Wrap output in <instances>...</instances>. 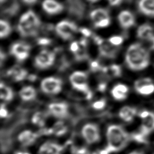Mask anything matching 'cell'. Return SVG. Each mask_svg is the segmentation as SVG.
<instances>
[{"mask_svg": "<svg viewBox=\"0 0 154 154\" xmlns=\"http://www.w3.org/2000/svg\"><path fill=\"white\" fill-rule=\"evenodd\" d=\"M126 63L132 70H141L149 64V52L140 43L131 45L126 53Z\"/></svg>", "mask_w": 154, "mask_h": 154, "instance_id": "1", "label": "cell"}, {"mask_svg": "<svg viewBox=\"0 0 154 154\" xmlns=\"http://www.w3.org/2000/svg\"><path fill=\"white\" fill-rule=\"evenodd\" d=\"M108 148L111 152H117L124 148L129 140V136L124 129L119 125H112L107 129Z\"/></svg>", "mask_w": 154, "mask_h": 154, "instance_id": "2", "label": "cell"}, {"mask_svg": "<svg viewBox=\"0 0 154 154\" xmlns=\"http://www.w3.org/2000/svg\"><path fill=\"white\" fill-rule=\"evenodd\" d=\"M40 25V21L37 15L29 10L21 16L17 28L23 37H30L37 34Z\"/></svg>", "mask_w": 154, "mask_h": 154, "instance_id": "3", "label": "cell"}, {"mask_svg": "<svg viewBox=\"0 0 154 154\" xmlns=\"http://www.w3.org/2000/svg\"><path fill=\"white\" fill-rule=\"evenodd\" d=\"M69 79L74 89L82 92L87 99L92 97V92L87 84V75L85 72L76 71L70 75Z\"/></svg>", "mask_w": 154, "mask_h": 154, "instance_id": "4", "label": "cell"}, {"mask_svg": "<svg viewBox=\"0 0 154 154\" xmlns=\"http://www.w3.org/2000/svg\"><path fill=\"white\" fill-rule=\"evenodd\" d=\"M55 31L57 34L62 38L68 40L72 38L73 35L77 31V26L73 22L63 20L56 25Z\"/></svg>", "mask_w": 154, "mask_h": 154, "instance_id": "5", "label": "cell"}, {"mask_svg": "<svg viewBox=\"0 0 154 154\" xmlns=\"http://www.w3.org/2000/svg\"><path fill=\"white\" fill-rule=\"evenodd\" d=\"M41 88L47 94H55L60 93L62 89V81L57 78L48 77L41 82Z\"/></svg>", "mask_w": 154, "mask_h": 154, "instance_id": "6", "label": "cell"}, {"mask_svg": "<svg viewBox=\"0 0 154 154\" xmlns=\"http://www.w3.org/2000/svg\"><path fill=\"white\" fill-rule=\"evenodd\" d=\"M81 133L84 139L88 144L96 143L100 140L99 130L95 124H85L82 128Z\"/></svg>", "mask_w": 154, "mask_h": 154, "instance_id": "7", "label": "cell"}, {"mask_svg": "<svg viewBox=\"0 0 154 154\" xmlns=\"http://www.w3.org/2000/svg\"><path fill=\"white\" fill-rule=\"evenodd\" d=\"M55 60V54L48 50H42L35 58V66L41 69L51 66Z\"/></svg>", "mask_w": 154, "mask_h": 154, "instance_id": "8", "label": "cell"}, {"mask_svg": "<svg viewBox=\"0 0 154 154\" xmlns=\"http://www.w3.org/2000/svg\"><path fill=\"white\" fill-rule=\"evenodd\" d=\"M30 46L23 42H17L11 47V53L18 61H22L26 60L29 56Z\"/></svg>", "mask_w": 154, "mask_h": 154, "instance_id": "9", "label": "cell"}, {"mask_svg": "<svg viewBox=\"0 0 154 154\" xmlns=\"http://www.w3.org/2000/svg\"><path fill=\"white\" fill-rule=\"evenodd\" d=\"M99 46V51L100 54L105 57L109 58H114L116 57L117 49L116 46L111 44L108 40H102Z\"/></svg>", "mask_w": 154, "mask_h": 154, "instance_id": "10", "label": "cell"}, {"mask_svg": "<svg viewBox=\"0 0 154 154\" xmlns=\"http://www.w3.org/2000/svg\"><path fill=\"white\" fill-rule=\"evenodd\" d=\"M141 133L147 135L154 131V112L149 111V114L142 118Z\"/></svg>", "mask_w": 154, "mask_h": 154, "instance_id": "11", "label": "cell"}, {"mask_svg": "<svg viewBox=\"0 0 154 154\" xmlns=\"http://www.w3.org/2000/svg\"><path fill=\"white\" fill-rule=\"evenodd\" d=\"M63 146L52 142L43 143L39 149V154H61L63 151Z\"/></svg>", "mask_w": 154, "mask_h": 154, "instance_id": "12", "label": "cell"}, {"mask_svg": "<svg viewBox=\"0 0 154 154\" xmlns=\"http://www.w3.org/2000/svg\"><path fill=\"white\" fill-rule=\"evenodd\" d=\"M118 20L120 26L124 29H127L135 23V18L131 12L128 10L121 11L118 16Z\"/></svg>", "mask_w": 154, "mask_h": 154, "instance_id": "13", "label": "cell"}, {"mask_svg": "<svg viewBox=\"0 0 154 154\" xmlns=\"http://www.w3.org/2000/svg\"><path fill=\"white\" fill-rule=\"evenodd\" d=\"M52 114L58 118H63L68 114V106L65 103H52L49 105Z\"/></svg>", "mask_w": 154, "mask_h": 154, "instance_id": "14", "label": "cell"}, {"mask_svg": "<svg viewBox=\"0 0 154 154\" xmlns=\"http://www.w3.org/2000/svg\"><path fill=\"white\" fill-rule=\"evenodd\" d=\"M38 135L30 130L22 131L18 136V140L23 146H27L33 144L37 139Z\"/></svg>", "mask_w": 154, "mask_h": 154, "instance_id": "15", "label": "cell"}, {"mask_svg": "<svg viewBox=\"0 0 154 154\" xmlns=\"http://www.w3.org/2000/svg\"><path fill=\"white\" fill-rule=\"evenodd\" d=\"M42 7L50 14H58L63 10V6L55 0H45L42 3Z\"/></svg>", "mask_w": 154, "mask_h": 154, "instance_id": "16", "label": "cell"}, {"mask_svg": "<svg viewBox=\"0 0 154 154\" xmlns=\"http://www.w3.org/2000/svg\"><path fill=\"white\" fill-rule=\"evenodd\" d=\"M138 6L141 13L147 16L154 17V0H140Z\"/></svg>", "mask_w": 154, "mask_h": 154, "instance_id": "17", "label": "cell"}, {"mask_svg": "<svg viewBox=\"0 0 154 154\" xmlns=\"http://www.w3.org/2000/svg\"><path fill=\"white\" fill-rule=\"evenodd\" d=\"M153 29L149 24H143L137 29V37L143 40H151L153 37Z\"/></svg>", "mask_w": 154, "mask_h": 154, "instance_id": "18", "label": "cell"}, {"mask_svg": "<svg viewBox=\"0 0 154 154\" xmlns=\"http://www.w3.org/2000/svg\"><path fill=\"white\" fill-rule=\"evenodd\" d=\"M128 92V87L124 84H119L115 85L112 90L111 94L113 97L117 100H122L126 98Z\"/></svg>", "mask_w": 154, "mask_h": 154, "instance_id": "19", "label": "cell"}, {"mask_svg": "<svg viewBox=\"0 0 154 154\" xmlns=\"http://www.w3.org/2000/svg\"><path fill=\"white\" fill-rule=\"evenodd\" d=\"M137 110L135 108L125 106L120 109L119 115V117L125 122H130L134 119Z\"/></svg>", "mask_w": 154, "mask_h": 154, "instance_id": "20", "label": "cell"}, {"mask_svg": "<svg viewBox=\"0 0 154 154\" xmlns=\"http://www.w3.org/2000/svg\"><path fill=\"white\" fill-rule=\"evenodd\" d=\"M7 75L13 78L16 81H20L25 79L27 75V71L18 66H15L7 72Z\"/></svg>", "mask_w": 154, "mask_h": 154, "instance_id": "21", "label": "cell"}, {"mask_svg": "<svg viewBox=\"0 0 154 154\" xmlns=\"http://www.w3.org/2000/svg\"><path fill=\"white\" fill-rule=\"evenodd\" d=\"M90 17L91 20L94 22V25L106 18L109 17L108 11L103 8H97L91 12Z\"/></svg>", "mask_w": 154, "mask_h": 154, "instance_id": "22", "label": "cell"}, {"mask_svg": "<svg viewBox=\"0 0 154 154\" xmlns=\"http://www.w3.org/2000/svg\"><path fill=\"white\" fill-rule=\"evenodd\" d=\"M20 98L25 101H28L34 99L36 96V91L34 88L31 86H26L23 87L20 92Z\"/></svg>", "mask_w": 154, "mask_h": 154, "instance_id": "23", "label": "cell"}, {"mask_svg": "<svg viewBox=\"0 0 154 154\" xmlns=\"http://www.w3.org/2000/svg\"><path fill=\"white\" fill-rule=\"evenodd\" d=\"M1 99L5 101H10L13 97V92L11 88L5 86L2 82L0 84Z\"/></svg>", "mask_w": 154, "mask_h": 154, "instance_id": "24", "label": "cell"}, {"mask_svg": "<svg viewBox=\"0 0 154 154\" xmlns=\"http://www.w3.org/2000/svg\"><path fill=\"white\" fill-rule=\"evenodd\" d=\"M52 133L57 136H61L67 131V127L64 122L61 121L57 122L51 128Z\"/></svg>", "mask_w": 154, "mask_h": 154, "instance_id": "25", "label": "cell"}, {"mask_svg": "<svg viewBox=\"0 0 154 154\" xmlns=\"http://www.w3.org/2000/svg\"><path fill=\"white\" fill-rule=\"evenodd\" d=\"M45 120L46 117L45 114L41 112H37L33 115L31 121L33 124L42 127L45 124Z\"/></svg>", "mask_w": 154, "mask_h": 154, "instance_id": "26", "label": "cell"}, {"mask_svg": "<svg viewBox=\"0 0 154 154\" xmlns=\"http://www.w3.org/2000/svg\"><path fill=\"white\" fill-rule=\"evenodd\" d=\"M102 71L106 73H111V75L115 77H118L121 75V67L117 64H112L109 67H102Z\"/></svg>", "mask_w": 154, "mask_h": 154, "instance_id": "27", "label": "cell"}, {"mask_svg": "<svg viewBox=\"0 0 154 154\" xmlns=\"http://www.w3.org/2000/svg\"><path fill=\"white\" fill-rule=\"evenodd\" d=\"M11 31V27L9 23L3 20L0 21V36L1 38L6 37L9 35Z\"/></svg>", "mask_w": 154, "mask_h": 154, "instance_id": "28", "label": "cell"}, {"mask_svg": "<svg viewBox=\"0 0 154 154\" xmlns=\"http://www.w3.org/2000/svg\"><path fill=\"white\" fill-rule=\"evenodd\" d=\"M136 91L142 95H149L154 92V84L153 83L147 84L141 87L136 90Z\"/></svg>", "mask_w": 154, "mask_h": 154, "instance_id": "29", "label": "cell"}, {"mask_svg": "<svg viewBox=\"0 0 154 154\" xmlns=\"http://www.w3.org/2000/svg\"><path fill=\"white\" fill-rule=\"evenodd\" d=\"M80 45L79 49L76 53H75V58L78 61H82L87 58V52L84 49L85 46H83L81 45Z\"/></svg>", "mask_w": 154, "mask_h": 154, "instance_id": "30", "label": "cell"}, {"mask_svg": "<svg viewBox=\"0 0 154 154\" xmlns=\"http://www.w3.org/2000/svg\"><path fill=\"white\" fill-rule=\"evenodd\" d=\"M151 83H152V80L149 78H141V79H138L135 82L134 87H135V89L137 90V88L141 87H143L144 85H146L147 84H149Z\"/></svg>", "mask_w": 154, "mask_h": 154, "instance_id": "31", "label": "cell"}, {"mask_svg": "<svg viewBox=\"0 0 154 154\" xmlns=\"http://www.w3.org/2000/svg\"><path fill=\"white\" fill-rule=\"evenodd\" d=\"M108 41L112 44L114 46H119L123 42V38L121 36H119V35H114L112 36L111 37H110L108 40Z\"/></svg>", "mask_w": 154, "mask_h": 154, "instance_id": "32", "label": "cell"}, {"mask_svg": "<svg viewBox=\"0 0 154 154\" xmlns=\"http://www.w3.org/2000/svg\"><path fill=\"white\" fill-rule=\"evenodd\" d=\"M106 105V100L104 99L99 100L97 101L94 102L93 103V108L95 109H97V110H100L103 109Z\"/></svg>", "mask_w": 154, "mask_h": 154, "instance_id": "33", "label": "cell"}, {"mask_svg": "<svg viewBox=\"0 0 154 154\" xmlns=\"http://www.w3.org/2000/svg\"><path fill=\"white\" fill-rule=\"evenodd\" d=\"M109 23H110V18L108 17L95 24L94 26L96 28H105L108 26L109 25Z\"/></svg>", "mask_w": 154, "mask_h": 154, "instance_id": "34", "label": "cell"}, {"mask_svg": "<svg viewBox=\"0 0 154 154\" xmlns=\"http://www.w3.org/2000/svg\"><path fill=\"white\" fill-rule=\"evenodd\" d=\"M79 48L80 45L77 42H72L70 46V49L73 53H76L79 49Z\"/></svg>", "mask_w": 154, "mask_h": 154, "instance_id": "35", "label": "cell"}, {"mask_svg": "<svg viewBox=\"0 0 154 154\" xmlns=\"http://www.w3.org/2000/svg\"><path fill=\"white\" fill-rule=\"evenodd\" d=\"M51 42V40L47 38H40L39 39H38L37 40V43L40 45H42V46H46V45H48L50 44V43Z\"/></svg>", "mask_w": 154, "mask_h": 154, "instance_id": "36", "label": "cell"}, {"mask_svg": "<svg viewBox=\"0 0 154 154\" xmlns=\"http://www.w3.org/2000/svg\"><path fill=\"white\" fill-rule=\"evenodd\" d=\"M90 67H91V69L93 71H97L98 70L102 69V68L100 66V64H99V63L96 61H93L90 63Z\"/></svg>", "mask_w": 154, "mask_h": 154, "instance_id": "37", "label": "cell"}, {"mask_svg": "<svg viewBox=\"0 0 154 154\" xmlns=\"http://www.w3.org/2000/svg\"><path fill=\"white\" fill-rule=\"evenodd\" d=\"M0 116H1V118H5L8 116V111L5 106V105L3 103H2L1 105Z\"/></svg>", "mask_w": 154, "mask_h": 154, "instance_id": "38", "label": "cell"}, {"mask_svg": "<svg viewBox=\"0 0 154 154\" xmlns=\"http://www.w3.org/2000/svg\"><path fill=\"white\" fill-rule=\"evenodd\" d=\"M80 32L84 35L85 37H90L91 35V32L90 30L86 28H81L79 29Z\"/></svg>", "mask_w": 154, "mask_h": 154, "instance_id": "39", "label": "cell"}, {"mask_svg": "<svg viewBox=\"0 0 154 154\" xmlns=\"http://www.w3.org/2000/svg\"><path fill=\"white\" fill-rule=\"evenodd\" d=\"M106 84L105 83H100L99 84L97 89L99 91L103 92L106 90Z\"/></svg>", "mask_w": 154, "mask_h": 154, "instance_id": "40", "label": "cell"}, {"mask_svg": "<svg viewBox=\"0 0 154 154\" xmlns=\"http://www.w3.org/2000/svg\"><path fill=\"white\" fill-rule=\"evenodd\" d=\"M110 5H112V6H115V5H117L119 4H120L122 0H108Z\"/></svg>", "mask_w": 154, "mask_h": 154, "instance_id": "41", "label": "cell"}, {"mask_svg": "<svg viewBox=\"0 0 154 154\" xmlns=\"http://www.w3.org/2000/svg\"><path fill=\"white\" fill-rule=\"evenodd\" d=\"M23 2L27 4H34L37 0H23Z\"/></svg>", "mask_w": 154, "mask_h": 154, "instance_id": "42", "label": "cell"}, {"mask_svg": "<svg viewBox=\"0 0 154 154\" xmlns=\"http://www.w3.org/2000/svg\"><path fill=\"white\" fill-rule=\"evenodd\" d=\"M28 79L30 80V81H35L36 79V76L34 75H29V76L28 77Z\"/></svg>", "mask_w": 154, "mask_h": 154, "instance_id": "43", "label": "cell"}, {"mask_svg": "<svg viewBox=\"0 0 154 154\" xmlns=\"http://www.w3.org/2000/svg\"><path fill=\"white\" fill-rule=\"evenodd\" d=\"M129 154H143V153L142 152H138V151H133V152L129 153Z\"/></svg>", "mask_w": 154, "mask_h": 154, "instance_id": "44", "label": "cell"}, {"mask_svg": "<svg viewBox=\"0 0 154 154\" xmlns=\"http://www.w3.org/2000/svg\"><path fill=\"white\" fill-rule=\"evenodd\" d=\"M14 154H30V153H28V152H23L19 151V152H16Z\"/></svg>", "mask_w": 154, "mask_h": 154, "instance_id": "45", "label": "cell"}, {"mask_svg": "<svg viewBox=\"0 0 154 154\" xmlns=\"http://www.w3.org/2000/svg\"><path fill=\"white\" fill-rule=\"evenodd\" d=\"M4 57H5L4 54H3L2 51H1V61H3V58H4Z\"/></svg>", "mask_w": 154, "mask_h": 154, "instance_id": "46", "label": "cell"}, {"mask_svg": "<svg viewBox=\"0 0 154 154\" xmlns=\"http://www.w3.org/2000/svg\"><path fill=\"white\" fill-rule=\"evenodd\" d=\"M150 42H152V49H154V36H153V37L152 38V40H150Z\"/></svg>", "mask_w": 154, "mask_h": 154, "instance_id": "47", "label": "cell"}, {"mask_svg": "<svg viewBox=\"0 0 154 154\" xmlns=\"http://www.w3.org/2000/svg\"><path fill=\"white\" fill-rule=\"evenodd\" d=\"M88 1H90V2H95L97 1L98 0H88Z\"/></svg>", "mask_w": 154, "mask_h": 154, "instance_id": "48", "label": "cell"}, {"mask_svg": "<svg viewBox=\"0 0 154 154\" xmlns=\"http://www.w3.org/2000/svg\"><path fill=\"white\" fill-rule=\"evenodd\" d=\"M4 1H5V0H1V3H2Z\"/></svg>", "mask_w": 154, "mask_h": 154, "instance_id": "49", "label": "cell"}]
</instances>
